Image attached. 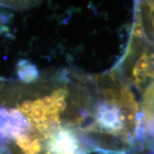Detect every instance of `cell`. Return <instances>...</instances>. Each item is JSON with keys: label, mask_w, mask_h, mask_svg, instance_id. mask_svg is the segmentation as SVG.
<instances>
[{"label": "cell", "mask_w": 154, "mask_h": 154, "mask_svg": "<svg viewBox=\"0 0 154 154\" xmlns=\"http://www.w3.org/2000/svg\"><path fill=\"white\" fill-rule=\"evenodd\" d=\"M18 66V75L23 82H31L38 78V72L35 65L24 60L20 61Z\"/></svg>", "instance_id": "6da1fadb"}, {"label": "cell", "mask_w": 154, "mask_h": 154, "mask_svg": "<svg viewBox=\"0 0 154 154\" xmlns=\"http://www.w3.org/2000/svg\"><path fill=\"white\" fill-rule=\"evenodd\" d=\"M56 99L57 97H55L54 94L52 96H47L41 100V104L44 109H50L54 106Z\"/></svg>", "instance_id": "7a4b0ae2"}, {"label": "cell", "mask_w": 154, "mask_h": 154, "mask_svg": "<svg viewBox=\"0 0 154 154\" xmlns=\"http://www.w3.org/2000/svg\"><path fill=\"white\" fill-rule=\"evenodd\" d=\"M133 34L135 37L140 38L143 37L144 34V30L143 28V26L140 24V22H138L134 26V29H133Z\"/></svg>", "instance_id": "3957f363"}, {"label": "cell", "mask_w": 154, "mask_h": 154, "mask_svg": "<svg viewBox=\"0 0 154 154\" xmlns=\"http://www.w3.org/2000/svg\"><path fill=\"white\" fill-rule=\"evenodd\" d=\"M32 108H33V103L30 101H25L22 103L21 106V109L23 112L27 113L29 111H32Z\"/></svg>", "instance_id": "277c9868"}, {"label": "cell", "mask_w": 154, "mask_h": 154, "mask_svg": "<svg viewBox=\"0 0 154 154\" xmlns=\"http://www.w3.org/2000/svg\"><path fill=\"white\" fill-rule=\"evenodd\" d=\"M9 119V112L5 108L0 107V120H8Z\"/></svg>", "instance_id": "5b68a950"}]
</instances>
